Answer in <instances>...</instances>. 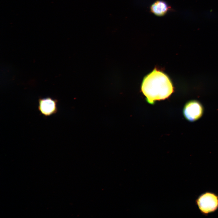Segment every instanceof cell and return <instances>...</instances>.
I'll list each match as a JSON object with an SVG mask.
<instances>
[{
  "mask_svg": "<svg viewBox=\"0 0 218 218\" xmlns=\"http://www.w3.org/2000/svg\"><path fill=\"white\" fill-rule=\"evenodd\" d=\"M38 110L41 114L45 117L50 116L58 111V101L51 97H40L38 100Z\"/></svg>",
  "mask_w": 218,
  "mask_h": 218,
  "instance_id": "obj_4",
  "label": "cell"
},
{
  "mask_svg": "<svg viewBox=\"0 0 218 218\" xmlns=\"http://www.w3.org/2000/svg\"><path fill=\"white\" fill-rule=\"evenodd\" d=\"M195 202L201 213L207 216L218 209V195L206 192L199 196Z\"/></svg>",
  "mask_w": 218,
  "mask_h": 218,
  "instance_id": "obj_2",
  "label": "cell"
},
{
  "mask_svg": "<svg viewBox=\"0 0 218 218\" xmlns=\"http://www.w3.org/2000/svg\"><path fill=\"white\" fill-rule=\"evenodd\" d=\"M171 10L167 3L162 0H156L150 6V12L158 16H163Z\"/></svg>",
  "mask_w": 218,
  "mask_h": 218,
  "instance_id": "obj_5",
  "label": "cell"
},
{
  "mask_svg": "<svg viewBox=\"0 0 218 218\" xmlns=\"http://www.w3.org/2000/svg\"><path fill=\"white\" fill-rule=\"evenodd\" d=\"M203 112V107L198 101H192L187 103L183 110L185 118L190 121H194L199 119Z\"/></svg>",
  "mask_w": 218,
  "mask_h": 218,
  "instance_id": "obj_3",
  "label": "cell"
},
{
  "mask_svg": "<svg viewBox=\"0 0 218 218\" xmlns=\"http://www.w3.org/2000/svg\"><path fill=\"white\" fill-rule=\"evenodd\" d=\"M141 90L147 102L154 104L157 100L168 97L173 91V87L168 76L155 68L144 78Z\"/></svg>",
  "mask_w": 218,
  "mask_h": 218,
  "instance_id": "obj_1",
  "label": "cell"
}]
</instances>
